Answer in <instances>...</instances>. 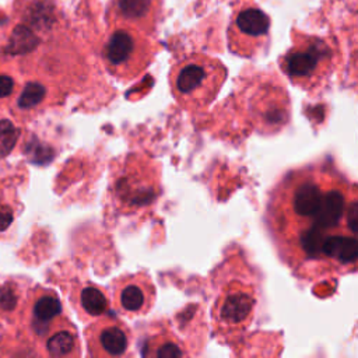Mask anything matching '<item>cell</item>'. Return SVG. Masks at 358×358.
Listing matches in <instances>:
<instances>
[{
    "instance_id": "1",
    "label": "cell",
    "mask_w": 358,
    "mask_h": 358,
    "mask_svg": "<svg viewBox=\"0 0 358 358\" xmlns=\"http://www.w3.org/2000/svg\"><path fill=\"white\" fill-rule=\"evenodd\" d=\"M270 227L281 255L303 273L358 270V186L336 169L289 172L273 190Z\"/></svg>"
},
{
    "instance_id": "2",
    "label": "cell",
    "mask_w": 358,
    "mask_h": 358,
    "mask_svg": "<svg viewBox=\"0 0 358 358\" xmlns=\"http://www.w3.org/2000/svg\"><path fill=\"white\" fill-rule=\"evenodd\" d=\"M161 194V165L133 152L115 162L110 171L109 196L119 214H138L151 208Z\"/></svg>"
},
{
    "instance_id": "3",
    "label": "cell",
    "mask_w": 358,
    "mask_h": 358,
    "mask_svg": "<svg viewBox=\"0 0 358 358\" xmlns=\"http://www.w3.org/2000/svg\"><path fill=\"white\" fill-rule=\"evenodd\" d=\"M168 80L176 103L189 112H197L214 101L225 80V69L206 55H189L171 67Z\"/></svg>"
},
{
    "instance_id": "4",
    "label": "cell",
    "mask_w": 358,
    "mask_h": 358,
    "mask_svg": "<svg viewBox=\"0 0 358 358\" xmlns=\"http://www.w3.org/2000/svg\"><path fill=\"white\" fill-rule=\"evenodd\" d=\"M157 43L147 35L130 27H112L103 43L102 59L106 70L120 81L141 76L154 60Z\"/></svg>"
},
{
    "instance_id": "5",
    "label": "cell",
    "mask_w": 358,
    "mask_h": 358,
    "mask_svg": "<svg viewBox=\"0 0 358 358\" xmlns=\"http://www.w3.org/2000/svg\"><path fill=\"white\" fill-rule=\"evenodd\" d=\"M255 306L256 296L249 285L238 281L227 284L211 310L215 333L229 337L242 331L252 320Z\"/></svg>"
},
{
    "instance_id": "6",
    "label": "cell",
    "mask_w": 358,
    "mask_h": 358,
    "mask_svg": "<svg viewBox=\"0 0 358 358\" xmlns=\"http://www.w3.org/2000/svg\"><path fill=\"white\" fill-rule=\"evenodd\" d=\"M113 308L124 316L147 315L155 302V285L145 271L123 274L112 280L109 287Z\"/></svg>"
},
{
    "instance_id": "7",
    "label": "cell",
    "mask_w": 358,
    "mask_h": 358,
    "mask_svg": "<svg viewBox=\"0 0 358 358\" xmlns=\"http://www.w3.org/2000/svg\"><path fill=\"white\" fill-rule=\"evenodd\" d=\"M88 355L95 358L126 357L131 344L130 329L119 319L103 315L84 330Z\"/></svg>"
},
{
    "instance_id": "8",
    "label": "cell",
    "mask_w": 358,
    "mask_h": 358,
    "mask_svg": "<svg viewBox=\"0 0 358 358\" xmlns=\"http://www.w3.org/2000/svg\"><path fill=\"white\" fill-rule=\"evenodd\" d=\"M162 15V0H110L108 27H130L147 35L155 31Z\"/></svg>"
},
{
    "instance_id": "9",
    "label": "cell",
    "mask_w": 358,
    "mask_h": 358,
    "mask_svg": "<svg viewBox=\"0 0 358 358\" xmlns=\"http://www.w3.org/2000/svg\"><path fill=\"white\" fill-rule=\"evenodd\" d=\"M62 303L55 291L46 288H35L28 292V298L22 305L24 324L28 327L29 336L35 341L42 343L63 315Z\"/></svg>"
},
{
    "instance_id": "10",
    "label": "cell",
    "mask_w": 358,
    "mask_h": 358,
    "mask_svg": "<svg viewBox=\"0 0 358 358\" xmlns=\"http://www.w3.org/2000/svg\"><path fill=\"white\" fill-rule=\"evenodd\" d=\"M71 303L83 320L108 315L112 299L105 288L92 282H83L71 292Z\"/></svg>"
},
{
    "instance_id": "11",
    "label": "cell",
    "mask_w": 358,
    "mask_h": 358,
    "mask_svg": "<svg viewBox=\"0 0 358 358\" xmlns=\"http://www.w3.org/2000/svg\"><path fill=\"white\" fill-rule=\"evenodd\" d=\"M42 344L45 348L43 354L49 357L63 358L81 355L77 330L64 315H62L53 324Z\"/></svg>"
},
{
    "instance_id": "12",
    "label": "cell",
    "mask_w": 358,
    "mask_h": 358,
    "mask_svg": "<svg viewBox=\"0 0 358 358\" xmlns=\"http://www.w3.org/2000/svg\"><path fill=\"white\" fill-rule=\"evenodd\" d=\"M49 101V88L42 81L32 80L20 88L10 106L15 117H18L20 120H27L35 116L45 106H48Z\"/></svg>"
},
{
    "instance_id": "13",
    "label": "cell",
    "mask_w": 358,
    "mask_h": 358,
    "mask_svg": "<svg viewBox=\"0 0 358 358\" xmlns=\"http://www.w3.org/2000/svg\"><path fill=\"white\" fill-rule=\"evenodd\" d=\"M329 56V49L322 42H313L305 50L291 52L285 59V71L292 78H309L320 60Z\"/></svg>"
},
{
    "instance_id": "14",
    "label": "cell",
    "mask_w": 358,
    "mask_h": 358,
    "mask_svg": "<svg viewBox=\"0 0 358 358\" xmlns=\"http://www.w3.org/2000/svg\"><path fill=\"white\" fill-rule=\"evenodd\" d=\"M143 357H185L189 355L183 343L166 327H157L147 334L143 350Z\"/></svg>"
},
{
    "instance_id": "15",
    "label": "cell",
    "mask_w": 358,
    "mask_h": 358,
    "mask_svg": "<svg viewBox=\"0 0 358 358\" xmlns=\"http://www.w3.org/2000/svg\"><path fill=\"white\" fill-rule=\"evenodd\" d=\"M235 27L243 35L262 36L268 31L270 20L259 8H246L236 15Z\"/></svg>"
},
{
    "instance_id": "16",
    "label": "cell",
    "mask_w": 358,
    "mask_h": 358,
    "mask_svg": "<svg viewBox=\"0 0 358 358\" xmlns=\"http://www.w3.org/2000/svg\"><path fill=\"white\" fill-rule=\"evenodd\" d=\"M20 88L15 74L0 66V108L11 103Z\"/></svg>"
},
{
    "instance_id": "17",
    "label": "cell",
    "mask_w": 358,
    "mask_h": 358,
    "mask_svg": "<svg viewBox=\"0 0 358 358\" xmlns=\"http://www.w3.org/2000/svg\"><path fill=\"white\" fill-rule=\"evenodd\" d=\"M18 138V129L6 119H0V158L8 155Z\"/></svg>"
},
{
    "instance_id": "18",
    "label": "cell",
    "mask_w": 358,
    "mask_h": 358,
    "mask_svg": "<svg viewBox=\"0 0 358 358\" xmlns=\"http://www.w3.org/2000/svg\"><path fill=\"white\" fill-rule=\"evenodd\" d=\"M18 291V288L15 285H13L11 282L4 284L3 287H0V308L4 312H10L13 309H18V294L15 292Z\"/></svg>"
},
{
    "instance_id": "19",
    "label": "cell",
    "mask_w": 358,
    "mask_h": 358,
    "mask_svg": "<svg viewBox=\"0 0 358 358\" xmlns=\"http://www.w3.org/2000/svg\"><path fill=\"white\" fill-rule=\"evenodd\" d=\"M15 217V210L10 203L0 204V232H4Z\"/></svg>"
}]
</instances>
